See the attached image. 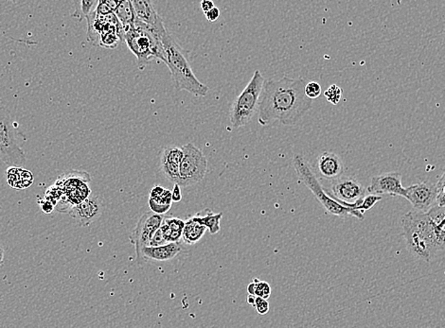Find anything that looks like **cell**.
Returning <instances> with one entry per match:
<instances>
[{
  "label": "cell",
  "mask_w": 445,
  "mask_h": 328,
  "mask_svg": "<svg viewBox=\"0 0 445 328\" xmlns=\"http://www.w3.org/2000/svg\"><path fill=\"white\" fill-rule=\"evenodd\" d=\"M306 81L283 77L265 81L261 95L258 122L268 126L280 122L285 126H293L311 109L313 99L306 96Z\"/></svg>",
  "instance_id": "cell-1"
},
{
  "label": "cell",
  "mask_w": 445,
  "mask_h": 328,
  "mask_svg": "<svg viewBox=\"0 0 445 328\" xmlns=\"http://www.w3.org/2000/svg\"><path fill=\"white\" fill-rule=\"evenodd\" d=\"M406 248L419 260L429 262L445 251V233L439 230L427 212L413 210L401 220Z\"/></svg>",
  "instance_id": "cell-2"
},
{
  "label": "cell",
  "mask_w": 445,
  "mask_h": 328,
  "mask_svg": "<svg viewBox=\"0 0 445 328\" xmlns=\"http://www.w3.org/2000/svg\"><path fill=\"white\" fill-rule=\"evenodd\" d=\"M161 41L164 47L166 65L170 69L176 90L187 91L198 97L207 96L209 87L194 75L182 48L166 28L161 33Z\"/></svg>",
  "instance_id": "cell-3"
},
{
  "label": "cell",
  "mask_w": 445,
  "mask_h": 328,
  "mask_svg": "<svg viewBox=\"0 0 445 328\" xmlns=\"http://www.w3.org/2000/svg\"><path fill=\"white\" fill-rule=\"evenodd\" d=\"M165 25L160 27L146 24L135 20L134 26L125 30L124 40L138 61L139 68L144 69L153 60H160L166 64V55L161 33Z\"/></svg>",
  "instance_id": "cell-4"
},
{
  "label": "cell",
  "mask_w": 445,
  "mask_h": 328,
  "mask_svg": "<svg viewBox=\"0 0 445 328\" xmlns=\"http://www.w3.org/2000/svg\"><path fill=\"white\" fill-rule=\"evenodd\" d=\"M293 166L299 181L310 189L312 193L316 197L319 204L323 206L330 214L337 217H354L363 220L365 219V213L352 207H348L340 204L336 199L332 198L329 192L322 188L321 182L314 173L313 168L308 161L301 155H296L293 158Z\"/></svg>",
  "instance_id": "cell-5"
},
{
  "label": "cell",
  "mask_w": 445,
  "mask_h": 328,
  "mask_svg": "<svg viewBox=\"0 0 445 328\" xmlns=\"http://www.w3.org/2000/svg\"><path fill=\"white\" fill-rule=\"evenodd\" d=\"M265 81L261 71L256 70L244 90L235 99L229 114L230 123L234 129L247 125L258 112Z\"/></svg>",
  "instance_id": "cell-6"
},
{
  "label": "cell",
  "mask_w": 445,
  "mask_h": 328,
  "mask_svg": "<svg viewBox=\"0 0 445 328\" xmlns=\"http://www.w3.org/2000/svg\"><path fill=\"white\" fill-rule=\"evenodd\" d=\"M0 157L10 166H23L26 155L17 144L10 113L0 108Z\"/></svg>",
  "instance_id": "cell-7"
},
{
  "label": "cell",
  "mask_w": 445,
  "mask_h": 328,
  "mask_svg": "<svg viewBox=\"0 0 445 328\" xmlns=\"http://www.w3.org/2000/svg\"><path fill=\"white\" fill-rule=\"evenodd\" d=\"M183 158L180 166V183L187 186L200 183L208 171V160L203 152L193 143L182 146Z\"/></svg>",
  "instance_id": "cell-8"
},
{
  "label": "cell",
  "mask_w": 445,
  "mask_h": 328,
  "mask_svg": "<svg viewBox=\"0 0 445 328\" xmlns=\"http://www.w3.org/2000/svg\"><path fill=\"white\" fill-rule=\"evenodd\" d=\"M329 193L340 204L357 209L358 204L368 194V191L354 177L342 175L332 181Z\"/></svg>",
  "instance_id": "cell-9"
},
{
  "label": "cell",
  "mask_w": 445,
  "mask_h": 328,
  "mask_svg": "<svg viewBox=\"0 0 445 328\" xmlns=\"http://www.w3.org/2000/svg\"><path fill=\"white\" fill-rule=\"evenodd\" d=\"M164 216L153 211L144 213L135 225L134 231L130 235V242L135 246L138 263L142 264V251L149 246L151 238L161 226Z\"/></svg>",
  "instance_id": "cell-10"
},
{
  "label": "cell",
  "mask_w": 445,
  "mask_h": 328,
  "mask_svg": "<svg viewBox=\"0 0 445 328\" xmlns=\"http://www.w3.org/2000/svg\"><path fill=\"white\" fill-rule=\"evenodd\" d=\"M438 194L439 189L436 184L424 181L406 188L405 198L410 202L416 211L427 212L436 206Z\"/></svg>",
  "instance_id": "cell-11"
},
{
  "label": "cell",
  "mask_w": 445,
  "mask_h": 328,
  "mask_svg": "<svg viewBox=\"0 0 445 328\" xmlns=\"http://www.w3.org/2000/svg\"><path fill=\"white\" fill-rule=\"evenodd\" d=\"M104 210L102 197L98 194H89L88 198L73 206L68 214L77 225L82 227L89 226L101 218Z\"/></svg>",
  "instance_id": "cell-12"
},
{
  "label": "cell",
  "mask_w": 445,
  "mask_h": 328,
  "mask_svg": "<svg viewBox=\"0 0 445 328\" xmlns=\"http://www.w3.org/2000/svg\"><path fill=\"white\" fill-rule=\"evenodd\" d=\"M368 193L401 196L405 198L406 189L401 183V175L398 173H382L372 177Z\"/></svg>",
  "instance_id": "cell-13"
},
{
  "label": "cell",
  "mask_w": 445,
  "mask_h": 328,
  "mask_svg": "<svg viewBox=\"0 0 445 328\" xmlns=\"http://www.w3.org/2000/svg\"><path fill=\"white\" fill-rule=\"evenodd\" d=\"M316 173L325 180L334 181L344 175L343 161L337 153L331 152L322 153L316 158Z\"/></svg>",
  "instance_id": "cell-14"
},
{
  "label": "cell",
  "mask_w": 445,
  "mask_h": 328,
  "mask_svg": "<svg viewBox=\"0 0 445 328\" xmlns=\"http://www.w3.org/2000/svg\"><path fill=\"white\" fill-rule=\"evenodd\" d=\"M182 251L179 242H167L160 246H146L142 251V263L145 261H168Z\"/></svg>",
  "instance_id": "cell-15"
},
{
  "label": "cell",
  "mask_w": 445,
  "mask_h": 328,
  "mask_svg": "<svg viewBox=\"0 0 445 328\" xmlns=\"http://www.w3.org/2000/svg\"><path fill=\"white\" fill-rule=\"evenodd\" d=\"M130 2L134 9L135 17L140 21L155 27L164 24L160 15L155 11L152 0H130Z\"/></svg>",
  "instance_id": "cell-16"
},
{
  "label": "cell",
  "mask_w": 445,
  "mask_h": 328,
  "mask_svg": "<svg viewBox=\"0 0 445 328\" xmlns=\"http://www.w3.org/2000/svg\"><path fill=\"white\" fill-rule=\"evenodd\" d=\"M185 220L176 217L164 218L160 230L167 242H179L182 238Z\"/></svg>",
  "instance_id": "cell-17"
},
{
  "label": "cell",
  "mask_w": 445,
  "mask_h": 328,
  "mask_svg": "<svg viewBox=\"0 0 445 328\" xmlns=\"http://www.w3.org/2000/svg\"><path fill=\"white\" fill-rule=\"evenodd\" d=\"M222 218L223 213H217L216 214V213L212 212L211 209H205L191 216V219L206 226L211 235H216L221 230L220 222H221Z\"/></svg>",
  "instance_id": "cell-18"
},
{
  "label": "cell",
  "mask_w": 445,
  "mask_h": 328,
  "mask_svg": "<svg viewBox=\"0 0 445 328\" xmlns=\"http://www.w3.org/2000/svg\"><path fill=\"white\" fill-rule=\"evenodd\" d=\"M207 227L198 222L189 218L185 222V226L183 228L182 240L186 244L193 245L203 238L207 231Z\"/></svg>",
  "instance_id": "cell-19"
},
{
  "label": "cell",
  "mask_w": 445,
  "mask_h": 328,
  "mask_svg": "<svg viewBox=\"0 0 445 328\" xmlns=\"http://www.w3.org/2000/svg\"><path fill=\"white\" fill-rule=\"evenodd\" d=\"M114 14L125 30L134 26L137 17L130 0H124L114 10Z\"/></svg>",
  "instance_id": "cell-20"
},
{
  "label": "cell",
  "mask_w": 445,
  "mask_h": 328,
  "mask_svg": "<svg viewBox=\"0 0 445 328\" xmlns=\"http://www.w3.org/2000/svg\"><path fill=\"white\" fill-rule=\"evenodd\" d=\"M99 0H73V19L79 22L83 21L92 12L95 11Z\"/></svg>",
  "instance_id": "cell-21"
},
{
  "label": "cell",
  "mask_w": 445,
  "mask_h": 328,
  "mask_svg": "<svg viewBox=\"0 0 445 328\" xmlns=\"http://www.w3.org/2000/svg\"><path fill=\"white\" fill-rule=\"evenodd\" d=\"M248 294L268 299L271 296V287L267 282L261 281L258 278L253 279L252 283L247 286Z\"/></svg>",
  "instance_id": "cell-22"
},
{
  "label": "cell",
  "mask_w": 445,
  "mask_h": 328,
  "mask_svg": "<svg viewBox=\"0 0 445 328\" xmlns=\"http://www.w3.org/2000/svg\"><path fill=\"white\" fill-rule=\"evenodd\" d=\"M151 201L160 204H173L172 191H168L162 186H155L150 192Z\"/></svg>",
  "instance_id": "cell-23"
},
{
  "label": "cell",
  "mask_w": 445,
  "mask_h": 328,
  "mask_svg": "<svg viewBox=\"0 0 445 328\" xmlns=\"http://www.w3.org/2000/svg\"><path fill=\"white\" fill-rule=\"evenodd\" d=\"M436 226L445 233V206H434L427 211Z\"/></svg>",
  "instance_id": "cell-24"
},
{
  "label": "cell",
  "mask_w": 445,
  "mask_h": 328,
  "mask_svg": "<svg viewBox=\"0 0 445 328\" xmlns=\"http://www.w3.org/2000/svg\"><path fill=\"white\" fill-rule=\"evenodd\" d=\"M7 183L12 189H23L20 166H10L7 171Z\"/></svg>",
  "instance_id": "cell-25"
},
{
  "label": "cell",
  "mask_w": 445,
  "mask_h": 328,
  "mask_svg": "<svg viewBox=\"0 0 445 328\" xmlns=\"http://www.w3.org/2000/svg\"><path fill=\"white\" fill-rule=\"evenodd\" d=\"M382 200L383 197L381 196V195L368 193L366 195L364 198L361 200L360 204H358L357 209L364 213L366 211H369V210L372 209L377 202L382 201Z\"/></svg>",
  "instance_id": "cell-26"
},
{
  "label": "cell",
  "mask_w": 445,
  "mask_h": 328,
  "mask_svg": "<svg viewBox=\"0 0 445 328\" xmlns=\"http://www.w3.org/2000/svg\"><path fill=\"white\" fill-rule=\"evenodd\" d=\"M343 89L337 84H332L326 91L324 92V96L330 104L337 105L341 99Z\"/></svg>",
  "instance_id": "cell-27"
},
{
  "label": "cell",
  "mask_w": 445,
  "mask_h": 328,
  "mask_svg": "<svg viewBox=\"0 0 445 328\" xmlns=\"http://www.w3.org/2000/svg\"><path fill=\"white\" fill-rule=\"evenodd\" d=\"M121 38L117 35V32H108L106 35H102L100 38V47L106 48H115L119 45Z\"/></svg>",
  "instance_id": "cell-28"
},
{
  "label": "cell",
  "mask_w": 445,
  "mask_h": 328,
  "mask_svg": "<svg viewBox=\"0 0 445 328\" xmlns=\"http://www.w3.org/2000/svg\"><path fill=\"white\" fill-rule=\"evenodd\" d=\"M304 91H305L306 96L314 101V99L321 97L322 93L321 86L316 81H309V83L306 84Z\"/></svg>",
  "instance_id": "cell-29"
},
{
  "label": "cell",
  "mask_w": 445,
  "mask_h": 328,
  "mask_svg": "<svg viewBox=\"0 0 445 328\" xmlns=\"http://www.w3.org/2000/svg\"><path fill=\"white\" fill-rule=\"evenodd\" d=\"M254 307L260 315H265L269 311V303L267 299H263L262 297L256 296Z\"/></svg>",
  "instance_id": "cell-30"
},
{
  "label": "cell",
  "mask_w": 445,
  "mask_h": 328,
  "mask_svg": "<svg viewBox=\"0 0 445 328\" xmlns=\"http://www.w3.org/2000/svg\"><path fill=\"white\" fill-rule=\"evenodd\" d=\"M148 204H149L151 211L158 215H165L166 213H168L170 211V209H172V206H171V204H157V202L151 201V200H149V202H148Z\"/></svg>",
  "instance_id": "cell-31"
},
{
  "label": "cell",
  "mask_w": 445,
  "mask_h": 328,
  "mask_svg": "<svg viewBox=\"0 0 445 328\" xmlns=\"http://www.w3.org/2000/svg\"><path fill=\"white\" fill-rule=\"evenodd\" d=\"M165 243H167V240H165L160 227L151 238L149 246H160L165 244Z\"/></svg>",
  "instance_id": "cell-32"
},
{
  "label": "cell",
  "mask_w": 445,
  "mask_h": 328,
  "mask_svg": "<svg viewBox=\"0 0 445 328\" xmlns=\"http://www.w3.org/2000/svg\"><path fill=\"white\" fill-rule=\"evenodd\" d=\"M206 15V19H208L209 22H216L220 17V10L217 7L212 8L209 11L205 12Z\"/></svg>",
  "instance_id": "cell-33"
},
{
  "label": "cell",
  "mask_w": 445,
  "mask_h": 328,
  "mask_svg": "<svg viewBox=\"0 0 445 328\" xmlns=\"http://www.w3.org/2000/svg\"><path fill=\"white\" fill-rule=\"evenodd\" d=\"M97 15H106L110 14V12H112L111 8L108 6L106 3H104V2L101 1V0H99V3L98 6H97L96 10H95Z\"/></svg>",
  "instance_id": "cell-34"
},
{
  "label": "cell",
  "mask_w": 445,
  "mask_h": 328,
  "mask_svg": "<svg viewBox=\"0 0 445 328\" xmlns=\"http://www.w3.org/2000/svg\"><path fill=\"white\" fill-rule=\"evenodd\" d=\"M172 199L173 202H179L182 200V193H181L180 186L178 184H175V186H173Z\"/></svg>",
  "instance_id": "cell-35"
},
{
  "label": "cell",
  "mask_w": 445,
  "mask_h": 328,
  "mask_svg": "<svg viewBox=\"0 0 445 328\" xmlns=\"http://www.w3.org/2000/svg\"><path fill=\"white\" fill-rule=\"evenodd\" d=\"M214 7H216V5H214V2L212 0H201L200 1V8L204 14Z\"/></svg>",
  "instance_id": "cell-36"
},
{
  "label": "cell",
  "mask_w": 445,
  "mask_h": 328,
  "mask_svg": "<svg viewBox=\"0 0 445 328\" xmlns=\"http://www.w3.org/2000/svg\"><path fill=\"white\" fill-rule=\"evenodd\" d=\"M437 206H445V186L442 189H439L438 197H437Z\"/></svg>",
  "instance_id": "cell-37"
},
{
  "label": "cell",
  "mask_w": 445,
  "mask_h": 328,
  "mask_svg": "<svg viewBox=\"0 0 445 328\" xmlns=\"http://www.w3.org/2000/svg\"><path fill=\"white\" fill-rule=\"evenodd\" d=\"M41 209H42L43 212H44L45 214H50V213L53 211V209H55V206H53V202L48 201V200H46Z\"/></svg>",
  "instance_id": "cell-38"
},
{
  "label": "cell",
  "mask_w": 445,
  "mask_h": 328,
  "mask_svg": "<svg viewBox=\"0 0 445 328\" xmlns=\"http://www.w3.org/2000/svg\"><path fill=\"white\" fill-rule=\"evenodd\" d=\"M436 186L437 188H438L439 191V189L444 188V186H445V171L444 174H442V175L441 176V178H439V181L437 182Z\"/></svg>",
  "instance_id": "cell-39"
},
{
  "label": "cell",
  "mask_w": 445,
  "mask_h": 328,
  "mask_svg": "<svg viewBox=\"0 0 445 328\" xmlns=\"http://www.w3.org/2000/svg\"><path fill=\"white\" fill-rule=\"evenodd\" d=\"M4 256H5V251L3 246L0 244V266L3 265L4 264Z\"/></svg>",
  "instance_id": "cell-40"
},
{
  "label": "cell",
  "mask_w": 445,
  "mask_h": 328,
  "mask_svg": "<svg viewBox=\"0 0 445 328\" xmlns=\"http://www.w3.org/2000/svg\"><path fill=\"white\" fill-rule=\"evenodd\" d=\"M256 296L253 294H248L247 299V304H249L250 306L254 307Z\"/></svg>",
  "instance_id": "cell-41"
},
{
  "label": "cell",
  "mask_w": 445,
  "mask_h": 328,
  "mask_svg": "<svg viewBox=\"0 0 445 328\" xmlns=\"http://www.w3.org/2000/svg\"><path fill=\"white\" fill-rule=\"evenodd\" d=\"M117 3H121V2L124 1V0H116Z\"/></svg>",
  "instance_id": "cell-42"
},
{
  "label": "cell",
  "mask_w": 445,
  "mask_h": 328,
  "mask_svg": "<svg viewBox=\"0 0 445 328\" xmlns=\"http://www.w3.org/2000/svg\"><path fill=\"white\" fill-rule=\"evenodd\" d=\"M9 1H12V2H14V3H15V2L17 1V0H9Z\"/></svg>",
  "instance_id": "cell-43"
}]
</instances>
